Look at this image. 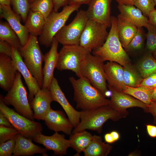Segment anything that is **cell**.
Wrapping results in <instances>:
<instances>
[{
    "label": "cell",
    "mask_w": 156,
    "mask_h": 156,
    "mask_svg": "<svg viewBox=\"0 0 156 156\" xmlns=\"http://www.w3.org/2000/svg\"><path fill=\"white\" fill-rule=\"evenodd\" d=\"M49 90L53 101L58 102L62 107L74 128L79 124L81 112L75 110L70 103L62 91L57 79L53 77Z\"/></svg>",
    "instance_id": "5bb4252c"
},
{
    "label": "cell",
    "mask_w": 156,
    "mask_h": 156,
    "mask_svg": "<svg viewBox=\"0 0 156 156\" xmlns=\"http://www.w3.org/2000/svg\"><path fill=\"white\" fill-rule=\"evenodd\" d=\"M153 1L156 5V0H153Z\"/></svg>",
    "instance_id": "9f6ffc18"
},
{
    "label": "cell",
    "mask_w": 156,
    "mask_h": 156,
    "mask_svg": "<svg viewBox=\"0 0 156 156\" xmlns=\"http://www.w3.org/2000/svg\"><path fill=\"white\" fill-rule=\"evenodd\" d=\"M0 98L6 105L12 106L21 115L31 120L34 119L27 92L22 81L21 74L18 71L13 86L4 97L1 94Z\"/></svg>",
    "instance_id": "52a82bcc"
},
{
    "label": "cell",
    "mask_w": 156,
    "mask_h": 156,
    "mask_svg": "<svg viewBox=\"0 0 156 156\" xmlns=\"http://www.w3.org/2000/svg\"><path fill=\"white\" fill-rule=\"evenodd\" d=\"M145 27L148 31L146 34V48L152 54L156 49V27L149 22Z\"/></svg>",
    "instance_id": "e575fe53"
},
{
    "label": "cell",
    "mask_w": 156,
    "mask_h": 156,
    "mask_svg": "<svg viewBox=\"0 0 156 156\" xmlns=\"http://www.w3.org/2000/svg\"><path fill=\"white\" fill-rule=\"evenodd\" d=\"M120 12L117 18L130 23L138 27H146L148 23V18L134 5H118Z\"/></svg>",
    "instance_id": "7402d4cb"
},
{
    "label": "cell",
    "mask_w": 156,
    "mask_h": 156,
    "mask_svg": "<svg viewBox=\"0 0 156 156\" xmlns=\"http://www.w3.org/2000/svg\"><path fill=\"white\" fill-rule=\"evenodd\" d=\"M112 148V146L103 142L101 136L94 135L83 152L85 156H107L110 153Z\"/></svg>",
    "instance_id": "d4e9b609"
},
{
    "label": "cell",
    "mask_w": 156,
    "mask_h": 156,
    "mask_svg": "<svg viewBox=\"0 0 156 156\" xmlns=\"http://www.w3.org/2000/svg\"><path fill=\"white\" fill-rule=\"evenodd\" d=\"M18 50L25 64L41 88L43 81L42 65L44 55L40 49L37 36L29 34L26 44Z\"/></svg>",
    "instance_id": "5b68a950"
},
{
    "label": "cell",
    "mask_w": 156,
    "mask_h": 156,
    "mask_svg": "<svg viewBox=\"0 0 156 156\" xmlns=\"http://www.w3.org/2000/svg\"><path fill=\"white\" fill-rule=\"evenodd\" d=\"M118 5H134L136 0H116Z\"/></svg>",
    "instance_id": "c3c4849f"
},
{
    "label": "cell",
    "mask_w": 156,
    "mask_h": 156,
    "mask_svg": "<svg viewBox=\"0 0 156 156\" xmlns=\"http://www.w3.org/2000/svg\"><path fill=\"white\" fill-rule=\"evenodd\" d=\"M148 17L149 23L156 27V9L155 8L151 11Z\"/></svg>",
    "instance_id": "f6af8a7d"
},
{
    "label": "cell",
    "mask_w": 156,
    "mask_h": 156,
    "mask_svg": "<svg viewBox=\"0 0 156 156\" xmlns=\"http://www.w3.org/2000/svg\"><path fill=\"white\" fill-rule=\"evenodd\" d=\"M88 20L86 10H80L72 22L62 28L55 38L63 45H79L81 36Z\"/></svg>",
    "instance_id": "30bf717a"
},
{
    "label": "cell",
    "mask_w": 156,
    "mask_h": 156,
    "mask_svg": "<svg viewBox=\"0 0 156 156\" xmlns=\"http://www.w3.org/2000/svg\"><path fill=\"white\" fill-rule=\"evenodd\" d=\"M33 140L43 145L47 150L53 151L55 155H66L67 149L71 147L69 140L66 139L64 135L60 134L58 132H55L51 136L40 133L36 136Z\"/></svg>",
    "instance_id": "9a60e30c"
},
{
    "label": "cell",
    "mask_w": 156,
    "mask_h": 156,
    "mask_svg": "<svg viewBox=\"0 0 156 156\" xmlns=\"http://www.w3.org/2000/svg\"><path fill=\"white\" fill-rule=\"evenodd\" d=\"M108 85L120 91L125 87L123 80V67L115 62L108 61L105 64Z\"/></svg>",
    "instance_id": "cb8c5ba5"
},
{
    "label": "cell",
    "mask_w": 156,
    "mask_h": 156,
    "mask_svg": "<svg viewBox=\"0 0 156 156\" xmlns=\"http://www.w3.org/2000/svg\"><path fill=\"white\" fill-rule=\"evenodd\" d=\"M0 40L8 42L18 50L22 46L18 36L7 21H0Z\"/></svg>",
    "instance_id": "f546056e"
},
{
    "label": "cell",
    "mask_w": 156,
    "mask_h": 156,
    "mask_svg": "<svg viewBox=\"0 0 156 156\" xmlns=\"http://www.w3.org/2000/svg\"><path fill=\"white\" fill-rule=\"evenodd\" d=\"M104 61L91 53L82 62L80 70L82 77L87 79L106 97L109 96Z\"/></svg>",
    "instance_id": "277c9868"
},
{
    "label": "cell",
    "mask_w": 156,
    "mask_h": 156,
    "mask_svg": "<svg viewBox=\"0 0 156 156\" xmlns=\"http://www.w3.org/2000/svg\"><path fill=\"white\" fill-rule=\"evenodd\" d=\"M0 17L5 19L18 36L22 46L25 45L29 34L24 25L21 23V17L13 10L10 5H0Z\"/></svg>",
    "instance_id": "ac0fdd59"
},
{
    "label": "cell",
    "mask_w": 156,
    "mask_h": 156,
    "mask_svg": "<svg viewBox=\"0 0 156 156\" xmlns=\"http://www.w3.org/2000/svg\"><path fill=\"white\" fill-rule=\"evenodd\" d=\"M44 120L47 126L51 130L55 132L62 131L67 135L72 134L73 127L65 114L61 110H55L51 108Z\"/></svg>",
    "instance_id": "d6986e66"
},
{
    "label": "cell",
    "mask_w": 156,
    "mask_h": 156,
    "mask_svg": "<svg viewBox=\"0 0 156 156\" xmlns=\"http://www.w3.org/2000/svg\"><path fill=\"white\" fill-rule=\"evenodd\" d=\"M136 69L143 78L156 73V60L152 53L148 52L139 62Z\"/></svg>",
    "instance_id": "4dcf8cb0"
},
{
    "label": "cell",
    "mask_w": 156,
    "mask_h": 156,
    "mask_svg": "<svg viewBox=\"0 0 156 156\" xmlns=\"http://www.w3.org/2000/svg\"><path fill=\"white\" fill-rule=\"evenodd\" d=\"M154 89L144 86L132 87L126 86L123 92L140 100L147 105L152 101Z\"/></svg>",
    "instance_id": "f1b7e54d"
},
{
    "label": "cell",
    "mask_w": 156,
    "mask_h": 156,
    "mask_svg": "<svg viewBox=\"0 0 156 156\" xmlns=\"http://www.w3.org/2000/svg\"><path fill=\"white\" fill-rule=\"evenodd\" d=\"M30 10L39 12L46 20L53 10V0H35L30 3Z\"/></svg>",
    "instance_id": "d6a6232c"
},
{
    "label": "cell",
    "mask_w": 156,
    "mask_h": 156,
    "mask_svg": "<svg viewBox=\"0 0 156 156\" xmlns=\"http://www.w3.org/2000/svg\"><path fill=\"white\" fill-rule=\"evenodd\" d=\"M134 5L140 10L144 16L148 17L150 12L155 9L156 5L153 0H136Z\"/></svg>",
    "instance_id": "74e56055"
},
{
    "label": "cell",
    "mask_w": 156,
    "mask_h": 156,
    "mask_svg": "<svg viewBox=\"0 0 156 156\" xmlns=\"http://www.w3.org/2000/svg\"><path fill=\"white\" fill-rule=\"evenodd\" d=\"M107 28L99 23L88 20L81 36L79 45L91 51L101 47L108 35Z\"/></svg>",
    "instance_id": "8fae6325"
},
{
    "label": "cell",
    "mask_w": 156,
    "mask_h": 156,
    "mask_svg": "<svg viewBox=\"0 0 156 156\" xmlns=\"http://www.w3.org/2000/svg\"><path fill=\"white\" fill-rule=\"evenodd\" d=\"M112 0H91L86 10L88 20L96 21L107 28L111 27Z\"/></svg>",
    "instance_id": "4fadbf2b"
},
{
    "label": "cell",
    "mask_w": 156,
    "mask_h": 156,
    "mask_svg": "<svg viewBox=\"0 0 156 156\" xmlns=\"http://www.w3.org/2000/svg\"><path fill=\"white\" fill-rule=\"evenodd\" d=\"M111 24L105 42L101 47L92 51V53L101 57L104 62H115L124 66L130 63V59L119 38L117 18L111 16Z\"/></svg>",
    "instance_id": "7a4b0ae2"
},
{
    "label": "cell",
    "mask_w": 156,
    "mask_h": 156,
    "mask_svg": "<svg viewBox=\"0 0 156 156\" xmlns=\"http://www.w3.org/2000/svg\"><path fill=\"white\" fill-rule=\"evenodd\" d=\"M69 80L74 89L73 99L77 109L90 110L109 104L110 100L86 78L76 79L71 77Z\"/></svg>",
    "instance_id": "6da1fadb"
},
{
    "label": "cell",
    "mask_w": 156,
    "mask_h": 156,
    "mask_svg": "<svg viewBox=\"0 0 156 156\" xmlns=\"http://www.w3.org/2000/svg\"><path fill=\"white\" fill-rule=\"evenodd\" d=\"M110 133L112 135L115 142L119 139L120 138V134L117 131H112L110 132Z\"/></svg>",
    "instance_id": "f907efd6"
},
{
    "label": "cell",
    "mask_w": 156,
    "mask_h": 156,
    "mask_svg": "<svg viewBox=\"0 0 156 156\" xmlns=\"http://www.w3.org/2000/svg\"><path fill=\"white\" fill-rule=\"evenodd\" d=\"M35 0H29V2L30 3H31L33 2Z\"/></svg>",
    "instance_id": "11a10c76"
},
{
    "label": "cell",
    "mask_w": 156,
    "mask_h": 156,
    "mask_svg": "<svg viewBox=\"0 0 156 156\" xmlns=\"http://www.w3.org/2000/svg\"><path fill=\"white\" fill-rule=\"evenodd\" d=\"M138 28L132 24L117 18L118 37L123 48L126 49L135 35Z\"/></svg>",
    "instance_id": "484cf974"
},
{
    "label": "cell",
    "mask_w": 156,
    "mask_h": 156,
    "mask_svg": "<svg viewBox=\"0 0 156 156\" xmlns=\"http://www.w3.org/2000/svg\"><path fill=\"white\" fill-rule=\"evenodd\" d=\"M152 101L156 103V88L154 89L152 93Z\"/></svg>",
    "instance_id": "f5cc1de1"
},
{
    "label": "cell",
    "mask_w": 156,
    "mask_h": 156,
    "mask_svg": "<svg viewBox=\"0 0 156 156\" xmlns=\"http://www.w3.org/2000/svg\"><path fill=\"white\" fill-rule=\"evenodd\" d=\"M46 19L38 12L30 10L24 25L29 34L36 36L41 34Z\"/></svg>",
    "instance_id": "4316f807"
},
{
    "label": "cell",
    "mask_w": 156,
    "mask_h": 156,
    "mask_svg": "<svg viewBox=\"0 0 156 156\" xmlns=\"http://www.w3.org/2000/svg\"><path fill=\"white\" fill-rule=\"evenodd\" d=\"M11 4L10 0H0V5H10Z\"/></svg>",
    "instance_id": "816d5d0a"
},
{
    "label": "cell",
    "mask_w": 156,
    "mask_h": 156,
    "mask_svg": "<svg viewBox=\"0 0 156 156\" xmlns=\"http://www.w3.org/2000/svg\"><path fill=\"white\" fill-rule=\"evenodd\" d=\"M12 46L8 42L0 40V53L6 55L11 57Z\"/></svg>",
    "instance_id": "60d3db41"
},
{
    "label": "cell",
    "mask_w": 156,
    "mask_h": 156,
    "mask_svg": "<svg viewBox=\"0 0 156 156\" xmlns=\"http://www.w3.org/2000/svg\"><path fill=\"white\" fill-rule=\"evenodd\" d=\"M17 70L12 58L0 53V87L8 91L13 86Z\"/></svg>",
    "instance_id": "44dd1931"
},
{
    "label": "cell",
    "mask_w": 156,
    "mask_h": 156,
    "mask_svg": "<svg viewBox=\"0 0 156 156\" xmlns=\"http://www.w3.org/2000/svg\"><path fill=\"white\" fill-rule=\"evenodd\" d=\"M58 43V42L54 37L53 39L50 50L44 55L42 88L49 89L51 82L54 77V71L56 68L59 56L57 51Z\"/></svg>",
    "instance_id": "ffe728a7"
},
{
    "label": "cell",
    "mask_w": 156,
    "mask_h": 156,
    "mask_svg": "<svg viewBox=\"0 0 156 156\" xmlns=\"http://www.w3.org/2000/svg\"><path fill=\"white\" fill-rule=\"evenodd\" d=\"M20 133L14 127H9L0 125V144L10 140L15 139Z\"/></svg>",
    "instance_id": "8d00e7d4"
},
{
    "label": "cell",
    "mask_w": 156,
    "mask_h": 156,
    "mask_svg": "<svg viewBox=\"0 0 156 156\" xmlns=\"http://www.w3.org/2000/svg\"><path fill=\"white\" fill-rule=\"evenodd\" d=\"M80 6L68 5L64 7L60 12L53 10L45 20L42 33L39 38L40 43L46 47L51 46L56 34L65 25L71 14L77 11Z\"/></svg>",
    "instance_id": "8992f818"
},
{
    "label": "cell",
    "mask_w": 156,
    "mask_h": 156,
    "mask_svg": "<svg viewBox=\"0 0 156 156\" xmlns=\"http://www.w3.org/2000/svg\"><path fill=\"white\" fill-rule=\"evenodd\" d=\"M91 51L79 45H63L59 53L56 68L60 71L71 70L79 78L82 77L81 64Z\"/></svg>",
    "instance_id": "ba28073f"
},
{
    "label": "cell",
    "mask_w": 156,
    "mask_h": 156,
    "mask_svg": "<svg viewBox=\"0 0 156 156\" xmlns=\"http://www.w3.org/2000/svg\"><path fill=\"white\" fill-rule=\"evenodd\" d=\"M93 135L85 130L72 133L69 140L71 147L77 152L75 156H80L90 143Z\"/></svg>",
    "instance_id": "83f0119b"
},
{
    "label": "cell",
    "mask_w": 156,
    "mask_h": 156,
    "mask_svg": "<svg viewBox=\"0 0 156 156\" xmlns=\"http://www.w3.org/2000/svg\"><path fill=\"white\" fill-rule=\"evenodd\" d=\"M16 144L15 139L10 140L0 144V156H11Z\"/></svg>",
    "instance_id": "f35d334b"
},
{
    "label": "cell",
    "mask_w": 156,
    "mask_h": 156,
    "mask_svg": "<svg viewBox=\"0 0 156 156\" xmlns=\"http://www.w3.org/2000/svg\"><path fill=\"white\" fill-rule=\"evenodd\" d=\"M107 86L111 93V99L109 105L118 111L122 118L126 117L128 114L127 109L129 108L140 107L146 112L147 105L122 91L116 90L108 85Z\"/></svg>",
    "instance_id": "7c38bea8"
},
{
    "label": "cell",
    "mask_w": 156,
    "mask_h": 156,
    "mask_svg": "<svg viewBox=\"0 0 156 156\" xmlns=\"http://www.w3.org/2000/svg\"><path fill=\"white\" fill-rule=\"evenodd\" d=\"M53 10L57 12L62 7L68 5L70 0H53Z\"/></svg>",
    "instance_id": "b9f144b4"
},
{
    "label": "cell",
    "mask_w": 156,
    "mask_h": 156,
    "mask_svg": "<svg viewBox=\"0 0 156 156\" xmlns=\"http://www.w3.org/2000/svg\"><path fill=\"white\" fill-rule=\"evenodd\" d=\"M153 57L156 60V49L153 53Z\"/></svg>",
    "instance_id": "db71d44e"
},
{
    "label": "cell",
    "mask_w": 156,
    "mask_h": 156,
    "mask_svg": "<svg viewBox=\"0 0 156 156\" xmlns=\"http://www.w3.org/2000/svg\"><path fill=\"white\" fill-rule=\"evenodd\" d=\"M16 144L13 156H31L35 154H41L47 156V149L34 144L32 140L26 138L18 134L15 138Z\"/></svg>",
    "instance_id": "603a6c76"
},
{
    "label": "cell",
    "mask_w": 156,
    "mask_h": 156,
    "mask_svg": "<svg viewBox=\"0 0 156 156\" xmlns=\"http://www.w3.org/2000/svg\"><path fill=\"white\" fill-rule=\"evenodd\" d=\"M146 113H151L153 116V123L156 125V103L152 101L149 105H147Z\"/></svg>",
    "instance_id": "7bdbcfd3"
},
{
    "label": "cell",
    "mask_w": 156,
    "mask_h": 156,
    "mask_svg": "<svg viewBox=\"0 0 156 156\" xmlns=\"http://www.w3.org/2000/svg\"><path fill=\"white\" fill-rule=\"evenodd\" d=\"M7 105L0 98V112L7 118L21 135L33 140L37 135L42 133L43 127L41 123L21 115Z\"/></svg>",
    "instance_id": "9c48e42d"
},
{
    "label": "cell",
    "mask_w": 156,
    "mask_h": 156,
    "mask_svg": "<svg viewBox=\"0 0 156 156\" xmlns=\"http://www.w3.org/2000/svg\"><path fill=\"white\" fill-rule=\"evenodd\" d=\"M123 66V80L125 85L132 87H138L143 78L137 69L130 63Z\"/></svg>",
    "instance_id": "1f68e13d"
},
{
    "label": "cell",
    "mask_w": 156,
    "mask_h": 156,
    "mask_svg": "<svg viewBox=\"0 0 156 156\" xmlns=\"http://www.w3.org/2000/svg\"><path fill=\"white\" fill-rule=\"evenodd\" d=\"M0 125L7 127H14L7 118L1 112H0Z\"/></svg>",
    "instance_id": "bcb514c9"
},
{
    "label": "cell",
    "mask_w": 156,
    "mask_h": 156,
    "mask_svg": "<svg viewBox=\"0 0 156 156\" xmlns=\"http://www.w3.org/2000/svg\"><path fill=\"white\" fill-rule=\"evenodd\" d=\"M11 58L13 64L22 75L29 91V103L31 101L35 95L41 88L36 79L24 63L18 49L12 46V53Z\"/></svg>",
    "instance_id": "2e32d148"
},
{
    "label": "cell",
    "mask_w": 156,
    "mask_h": 156,
    "mask_svg": "<svg viewBox=\"0 0 156 156\" xmlns=\"http://www.w3.org/2000/svg\"><path fill=\"white\" fill-rule=\"evenodd\" d=\"M91 0H70L68 5H81L82 4L88 5Z\"/></svg>",
    "instance_id": "7dc6e473"
},
{
    "label": "cell",
    "mask_w": 156,
    "mask_h": 156,
    "mask_svg": "<svg viewBox=\"0 0 156 156\" xmlns=\"http://www.w3.org/2000/svg\"><path fill=\"white\" fill-rule=\"evenodd\" d=\"M53 100L49 89L41 88L35 95L30 103L33 109L34 119L44 120L50 109Z\"/></svg>",
    "instance_id": "e0dca14e"
},
{
    "label": "cell",
    "mask_w": 156,
    "mask_h": 156,
    "mask_svg": "<svg viewBox=\"0 0 156 156\" xmlns=\"http://www.w3.org/2000/svg\"><path fill=\"white\" fill-rule=\"evenodd\" d=\"M146 126L148 135L151 138H156V126L147 124L146 125Z\"/></svg>",
    "instance_id": "ee69618b"
},
{
    "label": "cell",
    "mask_w": 156,
    "mask_h": 156,
    "mask_svg": "<svg viewBox=\"0 0 156 156\" xmlns=\"http://www.w3.org/2000/svg\"><path fill=\"white\" fill-rule=\"evenodd\" d=\"M13 11L19 15L24 23H25L30 10L29 0H10Z\"/></svg>",
    "instance_id": "836d02e7"
},
{
    "label": "cell",
    "mask_w": 156,
    "mask_h": 156,
    "mask_svg": "<svg viewBox=\"0 0 156 156\" xmlns=\"http://www.w3.org/2000/svg\"><path fill=\"white\" fill-rule=\"evenodd\" d=\"M79 124L72 133L88 129L99 133L102 131L103 124L108 120L118 121L122 117L120 114L109 105L88 110H82Z\"/></svg>",
    "instance_id": "3957f363"
},
{
    "label": "cell",
    "mask_w": 156,
    "mask_h": 156,
    "mask_svg": "<svg viewBox=\"0 0 156 156\" xmlns=\"http://www.w3.org/2000/svg\"><path fill=\"white\" fill-rule=\"evenodd\" d=\"M144 34L142 27H138L135 35L126 49L129 51L141 49L144 41Z\"/></svg>",
    "instance_id": "d590c367"
},
{
    "label": "cell",
    "mask_w": 156,
    "mask_h": 156,
    "mask_svg": "<svg viewBox=\"0 0 156 156\" xmlns=\"http://www.w3.org/2000/svg\"><path fill=\"white\" fill-rule=\"evenodd\" d=\"M105 142L108 144H112L115 142L110 133L105 134L104 136Z\"/></svg>",
    "instance_id": "681fc988"
},
{
    "label": "cell",
    "mask_w": 156,
    "mask_h": 156,
    "mask_svg": "<svg viewBox=\"0 0 156 156\" xmlns=\"http://www.w3.org/2000/svg\"><path fill=\"white\" fill-rule=\"evenodd\" d=\"M139 86H144L154 89L156 88V73L143 79Z\"/></svg>",
    "instance_id": "ab89813d"
}]
</instances>
